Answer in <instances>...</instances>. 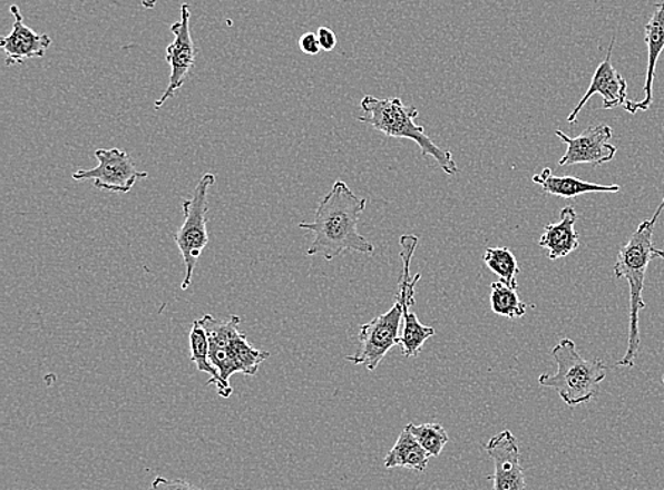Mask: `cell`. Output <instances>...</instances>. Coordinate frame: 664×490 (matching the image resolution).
<instances>
[{
  "label": "cell",
  "mask_w": 664,
  "mask_h": 490,
  "mask_svg": "<svg viewBox=\"0 0 664 490\" xmlns=\"http://www.w3.org/2000/svg\"><path fill=\"white\" fill-rule=\"evenodd\" d=\"M402 317H404V310L401 301L396 298V304L389 311L360 327L359 351L348 356L346 361L363 364L369 372H374L385 354L394 346H399Z\"/></svg>",
  "instance_id": "obj_7"
},
{
  "label": "cell",
  "mask_w": 664,
  "mask_h": 490,
  "mask_svg": "<svg viewBox=\"0 0 664 490\" xmlns=\"http://www.w3.org/2000/svg\"><path fill=\"white\" fill-rule=\"evenodd\" d=\"M98 165L92 169L77 170L72 175L76 182L92 180L99 190L113 193H129L136 182L146 179L148 174L136 169L133 158L125 150L98 149L96 150Z\"/></svg>",
  "instance_id": "obj_8"
},
{
  "label": "cell",
  "mask_w": 664,
  "mask_h": 490,
  "mask_svg": "<svg viewBox=\"0 0 664 490\" xmlns=\"http://www.w3.org/2000/svg\"><path fill=\"white\" fill-rule=\"evenodd\" d=\"M406 429L411 431V434L414 435L423 447L430 457L437 458L441 455L443 448L449 442V435L446 429L441 424H408Z\"/></svg>",
  "instance_id": "obj_22"
},
{
  "label": "cell",
  "mask_w": 664,
  "mask_h": 490,
  "mask_svg": "<svg viewBox=\"0 0 664 490\" xmlns=\"http://www.w3.org/2000/svg\"><path fill=\"white\" fill-rule=\"evenodd\" d=\"M578 216L573 206H566L559 215L558 223H550L544 227V233L538 242L541 248L548 252V258L559 259L567 257L579 247L578 233L575 232V223Z\"/></svg>",
  "instance_id": "obj_15"
},
{
  "label": "cell",
  "mask_w": 664,
  "mask_h": 490,
  "mask_svg": "<svg viewBox=\"0 0 664 490\" xmlns=\"http://www.w3.org/2000/svg\"><path fill=\"white\" fill-rule=\"evenodd\" d=\"M148 490H206L196 487L187 481H183V479H166L158 477L152 482L150 488Z\"/></svg>",
  "instance_id": "obj_23"
},
{
  "label": "cell",
  "mask_w": 664,
  "mask_h": 490,
  "mask_svg": "<svg viewBox=\"0 0 664 490\" xmlns=\"http://www.w3.org/2000/svg\"><path fill=\"white\" fill-rule=\"evenodd\" d=\"M662 379H663V384H664V374H663V378Z\"/></svg>",
  "instance_id": "obj_28"
},
{
  "label": "cell",
  "mask_w": 664,
  "mask_h": 490,
  "mask_svg": "<svg viewBox=\"0 0 664 490\" xmlns=\"http://www.w3.org/2000/svg\"><path fill=\"white\" fill-rule=\"evenodd\" d=\"M485 450L495 463L494 476L488 478L494 490H526L519 444L511 431L505 430L490 438Z\"/></svg>",
  "instance_id": "obj_11"
},
{
  "label": "cell",
  "mask_w": 664,
  "mask_h": 490,
  "mask_svg": "<svg viewBox=\"0 0 664 490\" xmlns=\"http://www.w3.org/2000/svg\"><path fill=\"white\" fill-rule=\"evenodd\" d=\"M556 135L564 144H567V153L559 159V166H600L614 160L618 153L616 146L609 144L614 134H612V128L605 124L585 129L577 138H569L559 129L556 130Z\"/></svg>",
  "instance_id": "obj_10"
},
{
  "label": "cell",
  "mask_w": 664,
  "mask_h": 490,
  "mask_svg": "<svg viewBox=\"0 0 664 490\" xmlns=\"http://www.w3.org/2000/svg\"><path fill=\"white\" fill-rule=\"evenodd\" d=\"M300 49L302 53L307 56H316L321 53V45H319L318 35L316 33H305L301 36L300 39Z\"/></svg>",
  "instance_id": "obj_24"
},
{
  "label": "cell",
  "mask_w": 664,
  "mask_h": 490,
  "mask_svg": "<svg viewBox=\"0 0 664 490\" xmlns=\"http://www.w3.org/2000/svg\"><path fill=\"white\" fill-rule=\"evenodd\" d=\"M316 35H318L319 45H321V49L323 51L334 50V47H336V45H338V38H336V35H334V31L332 29L319 28Z\"/></svg>",
  "instance_id": "obj_25"
},
{
  "label": "cell",
  "mask_w": 664,
  "mask_h": 490,
  "mask_svg": "<svg viewBox=\"0 0 664 490\" xmlns=\"http://www.w3.org/2000/svg\"><path fill=\"white\" fill-rule=\"evenodd\" d=\"M140 3H143L145 9H154L158 0H140Z\"/></svg>",
  "instance_id": "obj_26"
},
{
  "label": "cell",
  "mask_w": 664,
  "mask_h": 490,
  "mask_svg": "<svg viewBox=\"0 0 664 490\" xmlns=\"http://www.w3.org/2000/svg\"><path fill=\"white\" fill-rule=\"evenodd\" d=\"M490 306L496 315L519 320L526 315L527 304L519 298L516 290L501 281L490 284Z\"/></svg>",
  "instance_id": "obj_19"
},
{
  "label": "cell",
  "mask_w": 664,
  "mask_h": 490,
  "mask_svg": "<svg viewBox=\"0 0 664 490\" xmlns=\"http://www.w3.org/2000/svg\"><path fill=\"white\" fill-rule=\"evenodd\" d=\"M655 255H656V258H662L664 261V252H663V249H656L655 248Z\"/></svg>",
  "instance_id": "obj_27"
},
{
  "label": "cell",
  "mask_w": 664,
  "mask_h": 490,
  "mask_svg": "<svg viewBox=\"0 0 664 490\" xmlns=\"http://www.w3.org/2000/svg\"><path fill=\"white\" fill-rule=\"evenodd\" d=\"M614 46L615 36L612 38L608 55H606L605 60L600 62L597 71H595L588 91L585 92L583 100L574 108V111L569 114L567 118L569 124L577 122L578 114L582 112L585 104H587L595 94L603 96L604 109H614L619 106L625 107L626 102L629 101V98H627V85L625 78L615 70L614 66H612L611 59Z\"/></svg>",
  "instance_id": "obj_13"
},
{
  "label": "cell",
  "mask_w": 664,
  "mask_h": 490,
  "mask_svg": "<svg viewBox=\"0 0 664 490\" xmlns=\"http://www.w3.org/2000/svg\"><path fill=\"white\" fill-rule=\"evenodd\" d=\"M664 210V199L656 208L655 215L650 220L642 222L639 227L631 234L627 243L622 245L614 267L616 278L626 280L631 292L629 341L624 357L619 359L618 366L634 367L635 359L641 349L639 314L645 310L643 290L645 276L651 261L656 258L653 247V232Z\"/></svg>",
  "instance_id": "obj_2"
},
{
  "label": "cell",
  "mask_w": 664,
  "mask_h": 490,
  "mask_svg": "<svg viewBox=\"0 0 664 490\" xmlns=\"http://www.w3.org/2000/svg\"><path fill=\"white\" fill-rule=\"evenodd\" d=\"M189 345L191 361L196 364L198 372L211 375V380H208L207 384L216 385L218 394L222 395V398H232V385L224 382L222 375L218 373V370L213 366L211 361V343H208L207 332L204 330L201 321H196L192 325L189 333Z\"/></svg>",
  "instance_id": "obj_17"
},
{
  "label": "cell",
  "mask_w": 664,
  "mask_h": 490,
  "mask_svg": "<svg viewBox=\"0 0 664 490\" xmlns=\"http://www.w3.org/2000/svg\"><path fill=\"white\" fill-rule=\"evenodd\" d=\"M230 356H232L238 373L245 375L257 374L261 364L270 357L268 352H261L253 345H250L247 336L240 333L228 346Z\"/></svg>",
  "instance_id": "obj_21"
},
{
  "label": "cell",
  "mask_w": 664,
  "mask_h": 490,
  "mask_svg": "<svg viewBox=\"0 0 664 490\" xmlns=\"http://www.w3.org/2000/svg\"><path fill=\"white\" fill-rule=\"evenodd\" d=\"M430 453L423 450L417 438L408 429L402 430L397 438L396 445L387 453L384 467L387 469L407 468L416 472H426Z\"/></svg>",
  "instance_id": "obj_18"
},
{
  "label": "cell",
  "mask_w": 664,
  "mask_h": 490,
  "mask_svg": "<svg viewBox=\"0 0 664 490\" xmlns=\"http://www.w3.org/2000/svg\"><path fill=\"white\" fill-rule=\"evenodd\" d=\"M645 41L647 46V71L645 82V98L641 102L627 101L624 107L627 112L635 116L636 112L647 111L653 101V81H655L656 65L658 57L664 50V0L655 7L650 23L645 26Z\"/></svg>",
  "instance_id": "obj_14"
},
{
  "label": "cell",
  "mask_w": 664,
  "mask_h": 490,
  "mask_svg": "<svg viewBox=\"0 0 664 490\" xmlns=\"http://www.w3.org/2000/svg\"><path fill=\"white\" fill-rule=\"evenodd\" d=\"M533 182L541 186L548 195L563 197V199H574V197L587 195V193H618L619 185H597L589 184L574 176H557L551 169L544 168L541 174L533 176Z\"/></svg>",
  "instance_id": "obj_16"
},
{
  "label": "cell",
  "mask_w": 664,
  "mask_h": 490,
  "mask_svg": "<svg viewBox=\"0 0 664 490\" xmlns=\"http://www.w3.org/2000/svg\"><path fill=\"white\" fill-rule=\"evenodd\" d=\"M216 184V176L204 174L196 185L192 199L183 200L182 207L185 213V222L179 231L175 233L176 247L179 248L183 263H185V280L180 285L182 291L191 288L193 273H195L198 259L208 244L207 212L208 190Z\"/></svg>",
  "instance_id": "obj_5"
},
{
  "label": "cell",
  "mask_w": 664,
  "mask_h": 490,
  "mask_svg": "<svg viewBox=\"0 0 664 490\" xmlns=\"http://www.w3.org/2000/svg\"><path fill=\"white\" fill-rule=\"evenodd\" d=\"M360 108L364 112V116L358 117L360 122L370 125L385 137L414 140L420 146L421 154L436 159L439 168L447 175L458 174L459 169L451 150L439 148L428 137L422 125L416 124V119L420 116L416 107L406 106L401 98L397 97L365 96L360 102Z\"/></svg>",
  "instance_id": "obj_3"
},
{
  "label": "cell",
  "mask_w": 664,
  "mask_h": 490,
  "mask_svg": "<svg viewBox=\"0 0 664 490\" xmlns=\"http://www.w3.org/2000/svg\"><path fill=\"white\" fill-rule=\"evenodd\" d=\"M10 13L14 18L13 29L8 36L0 39V47L7 55V66H19L26 60L41 59L51 46L50 36L36 33L33 29H30L25 23L18 4L10 7Z\"/></svg>",
  "instance_id": "obj_12"
},
{
  "label": "cell",
  "mask_w": 664,
  "mask_h": 490,
  "mask_svg": "<svg viewBox=\"0 0 664 490\" xmlns=\"http://www.w3.org/2000/svg\"><path fill=\"white\" fill-rule=\"evenodd\" d=\"M191 9L189 4L183 3L180 7V20L172 24V33L175 40L166 49V61L170 66L169 85H167L164 96L155 102V109L165 106L167 100L175 97V94L185 85L196 62V46L192 38L191 30Z\"/></svg>",
  "instance_id": "obj_9"
},
{
  "label": "cell",
  "mask_w": 664,
  "mask_h": 490,
  "mask_svg": "<svg viewBox=\"0 0 664 490\" xmlns=\"http://www.w3.org/2000/svg\"><path fill=\"white\" fill-rule=\"evenodd\" d=\"M400 245L402 274L396 298L401 301L402 310H404V330H402L399 346H401V352L406 357H417L428 339L436 335V330L431 326L422 325L414 312H411V306L416 305V285L421 278L420 274H417L414 278H411L410 275L411 259L416 253L418 237L412 236V234H404L400 238Z\"/></svg>",
  "instance_id": "obj_6"
},
{
  "label": "cell",
  "mask_w": 664,
  "mask_h": 490,
  "mask_svg": "<svg viewBox=\"0 0 664 490\" xmlns=\"http://www.w3.org/2000/svg\"><path fill=\"white\" fill-rule=\"evenodd\" d=\"M551 354L556 359L557 373L541 374L538 383L556 390L569 406L589 403L608 374L606 364L599 359H584L568 337L562 339Z\"/></svg>",
  "instance_id": "obj_4"
},
{
  "label": "cell",
  "mask_w": 664,
  "mask_h": 490,
  "mask_svg": "<svg viewBox=\"0 0 664 490\" xmlns=\"http://www.w3.org/2000/svg\"><path fill=\"white\" fill-rule=\"evenodd\" d=\"M484 263L491 273L499 276L501 283L517 290L516 276L520 273L515 254L506 247H489L485 249Z\"/></svg>",
  "instance_id": "obj_20"
},
{
  "label": "cell",
  "mask_w": 664,
  "mask_h": 490,
  "mask_svg": "<svg viewBox=\"0 0 664 490\" xmlns=\"http://www.w3.org/2000/svg\"><path fill=\"white\" fill-rule=\"evenodd\" d=\"M365 206L368 200L355 196L343 180H338L332 190L319 202L315 220L300 223L302 231L313 234V242L306 254L310 257L321 255L326 261L346 252L373 254L374 245L358 231Z\"/></svg>",
  "instance_id": "obj_1"
}]
</instances>
